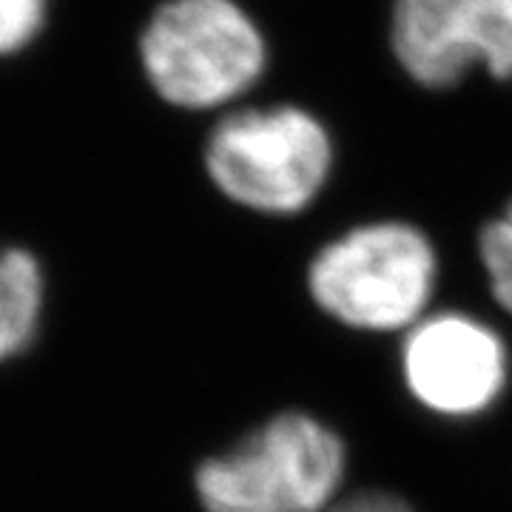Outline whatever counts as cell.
Wrapping results in <instances>:
<instances>
[{
  "label": "cell",
  "instance_id": "obj_8",
  "mask_svg": "<svg viewBox=\"0 0 512 512\" xmlns=\"http://www.w3.org/2000/svg\"><path fill=\"white\" fill-rule=\"evenodd\" d=\"M473 262L487 308L495 319L512 328V222L501 211L478 222L473 234Z\"/></svg>",
  "mask_w": 512,
  "mask_h": 512
},
{
  "label": "cell",
  "instance_id": "obj_10",
  "mask_svg": "<svg viewBox=\"0 0 512 512\" xmlns=\"http://www.w3.org/2000/svg\"><path fill=\"white\" fill-rule=\"evenodd\" d=\"M325 512H421L416 501L379 484H353L348 493Z\"/></svg>",
  "mask_w": 512,
  "mask_h": 512
},
{
  "label": "cell",
  "instance_id": "obj_1",
  "mask_svg": "<svg viewBox=\"0 0 512 512\" xmlns=\"http://www.w3.org/2000/svg\"><path fill=\"white\" fill-rule=\"evenodd\" d=\"M311 308L342 333L393 342L441 302L436 237L399 214L350 220L313 245L302 268Z\"/></svg>",
  "mask_w": 512,
  "mask_h": 512
},
{
  "label": "cell",
  "instance_id": "obj_7",
  "mask_svg": "<svg viewBox=\"0 0 512 512\" xmlns=\"http://www.w3.org/2000/svg\"><path fill=\"white\" fill-rule=\"evenodd\" d=\"M43 313V271L23 248H0V362L29 348Z\"/></svg>",
  "mask_w": 512,
  "mask_h": 512
},
{
  "label": "cell",
  "instance_id": "obj_5",
  "mask_svg": "<svg viewBox=\"0 0 512 512\" xmlns=\"http://www.w3.org/2000/svg\"><path fill=\"white\" fill-rule=\"evenodd\" d=\"M393 356L407 402L441 424H476L510 396L512 333L493 313L439 302Z\"/></svg>",
  "mask_w": 512,
  "mask_h": 512
},
{
  "label": "cell",
  "instance_id": "obj_9",
  "mask_svg": "<svg viewBox=\"0 0 512 512\" xmlns=\"http://www.w3.org/2000/svg\"><path fill=\"white\" fill-rule=\"evenodd\" d=\"M49 0H0V57L23 52L43 32Z\"/></svg>",
  "mask_w": 512,
  "mask_h": 512
},
{
  "label": "cell",
  "instance_id": "obj_6",
  "mask_svg": "<svg viewBox=\"0 0 512 512\" xmlns=\"http://www.w3.org/2000/svg\"><path fill=\"white\" fill-rule=\"evenodd\" d=\"M384 40L424 94L458 92L476 72L512 83V0H387Z\"/></svg>",
  "mask_w": 512,
  "mask_h": 512
},
{
  "label": "cell",
  "instance_id": "obj_4",
  "mask_svg": "<svg viewBox=\"0 0 512 512\" xmlns=\"http://www.w3.org/2000/svg\"><path fill=\"white\" fill-rule=\"evenodd\" d=\"M271 37L239 0H163L140 32L154 94L180 111L242 106L271 72Z\"/></svg>",
  "mask_w": 512,
  "mask_h": 512
},
{
  "label": "cell",
  "instance_id": "obj_11",
  "mask_svg": "<svg viewBox=\"0 0 512 512\" xmlns=\"http://www.w3.org/2000/svg\"><path fill=\"white\" fill-rule=\"evenodd\" d=\"M498 211H501V214H504V217H507V220L512 222V194H510V197H507V200L501 202V208H498Z\"/></svg>",
  "mask_w": 512,
  "mask_h": 512
},
{
  "label": "cell",
  "instance_id": "obj_3",
  "mask_svg": "<svg viewBox=\"0 0 512 512\" xmlns=\"http://www.w3.org/2000/svg\"><path fill=\"white\" fill-rule=\"evenodd\" d=\"M353 484L345 433L308 407H279L205 456L191 487L200 512H325Z\"/></svg>",
  "mask_w": 512,
  "mask_h": 512
},
{
  "label": "cell",
  "instance_id": "obj_2",
  "mask_svg": "<svg viewBox=\"0 0 512 512\" xmlns=\"http://www.w3.org/2000/svg\"><path fill=\"white\" fill-rule=\"evenodd\" d=\"M202 168L228 205L265 222L311 220L342 174V137L302 100L222 111L202 143Z\"/></svg>",
  "mask_w": 512,
  "mask_h": 512
}]
</instances>
